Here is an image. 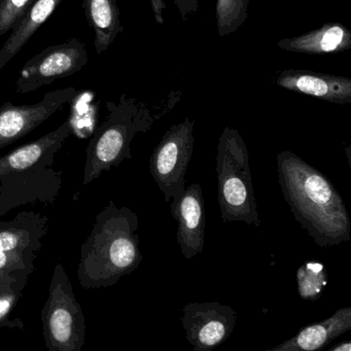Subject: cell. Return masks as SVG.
<instances>
[{"label": "cell", "mask_w": 351, "mask_h": 351, "mask_svg": "<svg viewBox=\"0 0 351 351\" xmlns=\"http://www.w3.org/2000/svg\"><path fill=\"white\" fill-rule=\"evenodd\" d=\"M351 330V307L341 308L332 316L308 324L289 340L267 351H314L324 349L335 339Z\"/></svg>", "instance_id": "obj_12"}, {"label": "cell", "mask_w": 351, "mask_h": 351, "mask_svg": "<svg viewBox=\"0 0 351 351\" xmlns=\"http://www.w3.org/2000/svg\"><path fill=\"white\" fill-rule=\"evenodd\" d=\"M275 84L287 91L313 96L336 104L351 102V79L311 71L289 69L275 75Z\"/></svg>", "instance_id": "obj_11"}, {"label": "cell", "mask_w": 351, "mask_h": 351, "mask_svg": "<svg viewBox=\"0 0 351 351\" xmlns=\"http://www.w3.org/2000/svg\"><path fill=\"white\" fill-rule=\"evenodd\" d=\"M151 3L152 9H153L154 17H155L156 22L160 25L164 24V11L167 9L165 0H149Z\"/></svg>", "instance_id": "obj_24"}, {"label": "cell", "mask_w": 351, "mask_h": 351, "mask_svg": "<svg viewBox=\"0 0 351 351\" xmlns=\"http://www.w3.org/2000/svg\"><path fill=\"white\" fill-rule=\"evenodd\" d=\"M215 170L223 223L243 221L260 227L247 147L235 129L226 127L219 137Z\"/></svg>", "instance_id": "obj_3"}, {"label": "cell", "mask_w": 351, "mask_h": 351, "mask_svg": "<svg viewBox=\"0 0 351 351\" xmlns=\"http://www.w3.org/2000/svg\"><path fill=\"white\" fill-rule=\"evenodd\" d=\"M16 303V297L13 293L0 295V324L11 313Z\"/></svg>", "instance_id": "obj_22"}, {"label": "cell", "mask_w": 351, "mask_h": 351, "mask_svg": "<svg viewBox=\"0 0 351 351\" xmlns=\"http://www.w3.org/2000/svg\"><path fill=\"white\" fill-rule=\"evenodd\" d=\"M96 238V272L104 285L138 268L143 261L139 250L138 219L129 208L110 205L99 221Z\"/></svg>", "instance_id": "obj_4"}, {"label": "cell", "mask_w": 351, "mask_h": 351, "mask_svg": "<svg viewBox=\"0 0 351 351\" xmlns=\"http://www.w3.org/2000/svg\"><path fill=\"white\" fill-rule=\"evenodd\" d=\"M277 47L287 52L307 55L332 54L351 48V32L340 23H328L317 29L291 38H283Z\"/></svg>", "instance_id": "obj_13"}, {"label": "cell", "mask_w": 351, "mask_h": 351, "mask_svg": "<svg viewBox=\"0 0 351 351\" xmlns=\"http://www.w3.org/2000/svg\"><path fill=\"white\" fill-rule=\"evenodd\" d=\"M62 267L57 266L48 303L44 309L47 345L51 350H81L85 337V320L75 299Z\"/></svg>", "instance_id": "obj_6"}, {"label": "cell", "mask_w": 351, "mask_h": 351, "mask_svg": "<svg viewBox=\"0 0 351 351\" xmlns=\"http://www.w3.org/2000/svg\"><path fill=\"white\" fill-rule=\"evenodd\" d=\"M170 213L178 221L176 239L186 260L200 254L205 245V203L200 184H192L170 203Z\"/></svg>", "instance_id": "obj_10"}, {"label": "cell", "mask_w": 351, "mask_h": 351, "mask_svg": "<svg viewBox=\"0 0 351 351\" xmlns=\"http://www.w3.org/2000/svg\"><path fill=\"white\" fill-rule=\"evenodd\" d=\"M86 19L94 32L97 54H104L119 34L124 32L121 23L118 0H83Z\"/></svg>", "instance_id": "obj_15"}, {"label": "cell", "mask_w": 351, "mask_h": 351, "mask_svg": "<svg viewBox=\"0 0 351 351\" xmlns=\"http://www.w3.org/2000/svg\"><path fill=\"white\" fill-rule=\"evenodd\" d=\"M250 0H217V27L219 36L237 32L248 17Z\"/></svg>", "instance_id": "obj_18"}, {"label": "cell", "mask_w": 351, "mask_h": 351, "mask_svg": "<svg viewBox=\"0 0 351 351\" xmlns=\"http://www.w3.org/2000/svg\"><path fill=\"white\" fill-rule=\"evenodd\" d=\"M71 132V125L66 121L56 130L0 158V178L32 167L46 154L59 149Z\"/></svg>", "instance_id": "obj_16"}, {"label": "cell", "mask_w": 351, "mask_h": 351, "mask_svg": "<svg viewBox=\"0 0 351 351\" xmlns=\"http://www.w3.org/2000/svg\"><path fill=\"white\" fill-rule=\"evenodd\" d=\"M34 0H0V36L12 32Z\"/></svg>", "instance_id": "obj_21"}, {"label": "cell", "mask_w": 351, "mask_h": 351, "mask_svg": "<svg viewBox=\"0 0 351 351\" xmlns=\"http://www.w3.org/2000/svg\"><path fill=\"white\" fill-rule=\"evenodd\" d=\"M194 121L186 118L166 131L149 159V171L165 202L184 193L189 164L194 152Z\"/></svg>", "instance_id": "obj_5"}, {"label": "cell", "mask_w": 351, "mask_h": 351, "mask_svg": "<svg viewBox=\"0 0 351 351\" xmlns=\"http://www.w3.org/2000/svg\"><path fill=\"white\" fill-rule=\"evenodd\" d=\"M328 351H350L351 350V341L346 340L343 342L339 343L336 346L330 347L326 349Z\"/></svg>", "instance_id": "obj_25"}, {"label": "cell", "mask_w": 351, "mask_h": 351, "mask_svg": "<svg viewBox=\"0 0 351 351\" xmlns=\"http://www.w3.org/2000/svg\"><path fill=\"white\" fill-rule=\"evenodd\" d=\"M77 90L73 87L49 92L43 100L30 106H14L8 101L0 106V149L15 143L69 104Z\"/></svg>", "instance_id": "obj_9"}, {"label": "cell", "mask_w": 351, "mask_h": 351, "mask_svg": "<svg viewBox=\"0 0 351 351\" xmlns=\"http://www.w3.org/2000/svg\"><path fill=\"white\" fill-rule=\"evenodd\" d=\"M63 0H34L19 23L0 48V71L22 50L38 28L46 23Z\"/></svg>", "instance_id": "obj_14"}, {"label": "cell", "mask_w": 351, "mask_h": 351, "mask_svg": "<svg viewBox=\"0 0 351 351\" xmlns=\"http://www.w3.org/2000/svg\"><path fill=\"white\" fill-rule=\"evenodd\" d=\"M237 313L219 302H191L182 308V326L194 351H209L228 340L236 326Z\"/></svg>", "instance_id": "obj_8"}, {"label": "cell", "mask_w": 351, "mask_h": 351, "mask_svg": "<svg viewBox=\"0 0 351 351\" xmlns=\"http://www.w3.org/2000/svg\"><path fill=\"white\" fill-rule=\"evenodd\" d=\"M165 1H171V3H176L182 19H186V17L193 12H196L197 8H198L197 0H165Z\"/></svg>", "instance_id": "obj_23"}, {"label": "cell", "mask_w": 351, "mask_h": 351, "mask_svg": "<svg viewBox=\"0 0 351 351\" xmlns=\"http://www.w3.org/2000/svg\"><path fill=\"white\" fill-rule=\"evenodd\" d=\"M71 112L69 121L71 130H83V128H91L97 120L99 112V101L96 100L94 91L82 90L77 91L73 99L69 101Z\"/></svg>", "instance_id": "obj_19"}, {"label": "cell", "mask_w": 351, "mask_h": 351, "mask_svg": "<svg viewBox=\"0 0 351 351\" xmlns=\"http://www.w3.org/2000/svg\"><path fill=\"white\" fill-rule=\"evenodd\" d=\"M28 243L27 234L22 231H0V275L21 260V254Z\"/></svg>", "instance_id": "obj_20"}, {"label": "cell", "mask_w": 351, "mask_h": 351, "mask_svg": "<svg viewBox=\"0 0 351 351\" xmlns=\"http://www.w3.org/2000/svg\"><path fill=\"white\" fill-rule=\"evenodd\" d=\"M108 114L96 129L88 147V161L84 184L131 159L130 145L137 133L151 130L155 123L151 110L143 102L123 94L119 104L106 102Z\"/></svg>", "instance_id": "obj_2"}, {"label": "cell", "mask_w": 351, "mask_h": 351, "mask_svg": "<svg viewBox=\"0 0 351 351\" xmlns=\"http://www.w3.org/2000/svg\"><path fill=\"white\" fill-rule=\"evenodd\" d=\"M276 162L283 198L314 242L328 247L350 241V215L332 182L291 152H280Z\"/></svg>", "instance_id": "obj_1"}, {"label": "cell", "mask_w": 351, "mask_h": 351, "mask_svg": "<svg viewBox=\"0 0 351 351\" xmlns=\"http://www.w3.org/2000/svg\"><path fill=\"white\" fill-rule=\"evenodd\" d=\"M87 63V50L79 38L48 47L22 67L16 81V92L25 94L36 91L56 80L75 75Z\"/></svg>", "instance_id": "obj_7"}, {"label": "cell", "mask_w": 351, "mask_h": 351, "mask_svg": "<svg viewBox=\"0 0 351 351\" xmlns=\"http://www.w3.org/2000/svg\"><path fill=\"white\" fill-rule=\"evenodd\" d=\"M328 272L319 262H307L297 270L298 293L306 301H317L328 285Z\"/></svg>", "instance_id": "obj_17"}]
</instances>
